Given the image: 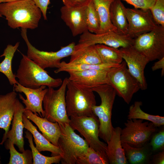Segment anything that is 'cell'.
<instances>
[{"label": "cell", "instance_id": "obj_1", "mask_svg": "<svg viewBox=\"0 0 164 164\" xmlns=\"http://www.w3.org/2000/svg\"><path fill=\"white\" fill-rule=\"evenodd\" d=\"M0 14L5 17L9 26L15 29L37 28L42 12L31 0H19L0 3Z\"/></svg>", "mask_w": 164, "mask_h": 164}, {"label": "cell", "instance_id": "obj_2", "mask_svg": "<svg viewBox=\"0 0 164 164\" xmlns=\"http://www.w3.org/2000/svg\"><path fill=\"white\" fill-rule=\"evenodd\" d=\"M21 60L15 75L18 82L21 85L36 89L43 85L56 88L62 84L61 78H54L27 55L22 53Z\"/></svg>", "mask_w": 164, "mask_h": 164}, {"label": "cell", "instance_id": "obj_3", "mask_svg": "<svg viewBox=\"0 0 164 164\" xmlns=\"http://www.w3.org/2000/svg\"><path fill=\"white\" fill-rule=\"evenodd\" d=\"M67 88L65 100L69 117L96 116L92 110L96 103L92 89L82 87L69 80Z\"/></svg>", "mask_w": 164, "mask_h": 164}, {"label": "cell", "instance_id": "obj_4", "mask_svg": "<svg viewBox=\"0 0 164 164\" xmlns=\"http://www.w3.org/2000/svg\"><path fill=\"white\" fill-rule=\"evenodd\" d=\"M92 90L97 93L101 98L100 105L94 106L92 110L99 121V137L107 143L114 128L111 122V116L116 92L108 84L100 85Z\"/></svg>", "mask_w": 164, "mask_h": 164}, {"label": "cell", "instance_id": "obj_5", "mask_svg": "<svg viewBox=\"0 0 164 164\" xmlns=\"http://www.w3.org/2000/svg\"><path fill=\"white\" fill-rule=\"evenodd\" d=\"M107 79L108 84L128 104L130 102L134 94L140 89L139 83L129 71L125 61L108 69Z\"/></svg>", "mask_w": 164, "mask_h": 164}, {"label": "cell", "instance_id": "obj_6", "mask_svg": "<svg viewBox=\"0 0 164 164\" xmlns=\"http://www.w3.org/2000/svg\"><path fill=\"white\" fill-rule=\"evenodd\" d=\"M68 78L63 80L62 84L57 90L48 87L43 103L45 113L44 118L52 122L58 124L69 123L70 119L66 108L65 93Z\"/></svg>", "mask_w": 164, "mask_h": 164}, {"label": "cell", "instance_id": "obj_7", "mask_svg": "<svg viewBox=\"0 0 164 164\" xmlns=\"http://www.w3.org/2000/svg\"><path fill=\"white\" fill-rule=\"evenodd\" d=\"M58 124L61 135L58 146L62 153L61 163L76 164L78 157L86 152L89 146L85 139L75 132L69 123Z\"/></svg>", "mask_w": 164, "mask_h": 164}, {"label": "cell", "instance_id": "obj_8", "mask_svg": "<svg viewBox=\"0 0 164 164\" xmlns=\"http://www.w3.org/2000/svg\"><path fill=\"white\" fill-rule=\"evenodd\" d=\"M27 29L21 28V35L27 47V56L43 69L58 68L60 60L63 58L71 56L73 53L75 43L72 42L67 45L61 47L56 52H47L40 50L33 46L29 41L27 34Z\"/></svg>", "mask_w": 164, "mask_h": 164}, {"label": "cell", "instance_id": "obj_9", "mask_svg": "<svg viewBox=\"0 0 164 164\" xmlns=\"http://www.w3.org/2000/svg\"><path fill=\"white\" fill-rule=\"evenodd\" d=\"M132 45L149 62L164 57V27L158 25L153 30L134 39Z\"/></svg>", "mask_w": 164, "mask_h": 164}, {"label": "cell", "instance_id": "obj_10", "mask_svg": "<svg viewBox=\"0 0 164 164\" xmlns=\"http://www.w3.org/2000/svg\"><path fill=\"white\" fill-rule=\"evenodd\" d=\"M140 119H128L125 123V127L121 129V143L139 147L146 145L152 134L156 131V127L149 121H143Z\"/></svg>", "mask_w": 164, "mask_h": 164}, {"label": "cell", "instance_id": "obj_11", "mask_svg": "<svg viewBox=\"0 0 164 164\" xmlns=\"http://www.w3.org/2000/svg\"><path fill=\"white\" fill-rule=\"evenodd\" d=\"M69 124L85 138L89 147L97 151L106 152L107 144L99 138V121L96 116L70 117Z\"/></svg>", "mask_w": 164, "mask_h": 164}, {"label": "cell", "instance_id": "obj_12", "mask_svg": "<svg viewBox=\"0 0 164 164\" xmlns=\"http://www.w3.org/2000/svg\"><path fill=\"white\" fill-rule=\"evenodd\" d=\"M126 14L128 24L127 35L132 38L149 32L158 26L149 9L126 8Z\"/></svg>", "mask_w": 164, "mask_h": 164}, {"label": "cell", "instance_id": "obj_13", "mask_svg": "<svg viewBox=\"0 0 164 164\" xmlns=\"http://www.w3.org/2000/svg\"><path fill=\"white\" fill-rule=\"evenodd\" d=\"M134 39L128 35H121L114 32L95 34L87 31L80 36L79 44L87 46L103 44L118 48L127 47L133 45Z\"/></svg>", "mask_w": 164, "mask_h": 164}, {"label": "cell", "instance_id": "obj_14", "mask_svg": "<svg viewBox=\"0 0 164 164\" xmlns=\"http://www.w3.org/2000/svg\"><path fill=\"white\" fill-rule=\"evenodd\" d=\"M120 50L129 71L139 83L140 89L146 90L147 84L144 75V70L149 61L132 45L120 48Z\"/></svg>", "mask_w": 164, "mask_h": 164}, {"label": "cell", "instance_id": "obj_15", "mask_svg": "<svg viewBox=\"0 0 164 164\" xmlns=\"http://www.w3.org/2000/svg\"><path fill=\"white\" fill-rule=\"evenodd\" d=\"M13 85V91L23 93L26 97L25 99L21 94H19V98L25 105L24 109L30 110L34 114L38 115V114L41 117L44 118L45 113L42 104L47 90L46 87L43 85L36 89H32L22 86L18 82Z\"/></svg>", "mask_w": 164, "mask_h": 164}, {"label": "cell", "instance_id": "obj_16", "mask_svg": "<svg viewBox=\"0 0 164 164\" xmlns=\"http://www.w3.org/2000/svg\"><path fill=\"white\" fill-rule=\"evenodd\" d=\"M87 6L69 7L64 5L60 9L61 18L70 29L73 36L88 31L86 22Z\"/></svg>", "mask_w": 164, "mask_h": 164}, {"label": "cell", "instance_id": "obj_17", "mask_svg": "<svg viewBox=\"0 0 164 164\" xmlns=\"http://www.w3.org/2000/svg\"><path fill=\"white\" fill-rule=\"evenodd\" d=\"M107 70L90 69L70 72L68 78L80 86L92 89L100 85L108 84Z\"/></svg>", "mask_w": 164, "mask_h": 164}, {"label": "cell", "instance_id": "obj_18", "mask_svg": "<svg viewBox=\"0 0 164 164\" xmlns=\"http://www.w3.org/2000/svg\"><path fill=\"white\" fill-rule=\"evenodd\" d=\"M24 107L17 99L16 108L13 115L11 129L8 132L5 136L3 137L0 145H2L7 139L11 141L16 145L21 152L25 150L24 141L23 137L24 128L22 121V115Z\"/></svg>", "mask_w": 164, "mask_h": 164}, {"label": "cell", "instance_id": "obj_19", "mask_svg": "<svg viewBox=\"0 0 164 164\" xmlns=\"http://www.w3.org/2000/svg\"><path fill=\"white\" fill-rule=\"evenodd\" d=\"M23 114L35 124L47 139L53 145L58 146V142L61 131L57 122H51L44 118L38 116L29 110L24 109Z\"/></svg>", "mask_w": 164, "mask_h": 164}, {"label": "cell", "instance_id": "obj_20", "mask_svg": "<svg viewBox=\"0 0 164 164\" xmlns=\"http://www.w3.org/2000/svg\"><path fill=\"white\" fill-rule=\"evenodd\" d=\"M17 94L13 91L0 95V128L4 130L3 137L9 130L17 102Z\"/></svg>", "mask_w": 164, "mask_h": 164}, {"label": "cell", "instance_id": "obj_21", "mask_svg": "<svg viewBox=\"0 0 164 164\" xmlns=\"http://www.w3.org/2000/svg\"><path fill=\"white\" fill-rule=\"evenodd\" d=\"M121 130V129L119 127L114 128L110 139L107 143L106 153L110 164L128 163L121 145L120 137Z\"/></svg>", "mask_w": 164, "mask_h": 164}, {"label": "cell", "instance_id": "obj_22", "mask_svg": "<svg viewBox=\"0 0 164 164\" xmlns=\"http://www.w3.org/2000/svg\"><path fill=\"white\" fill-rule=\"evenodd\" d=\"M22 121L24 128L29 131L32 135L36 147L39 152L49 151L51 152V156L60 155L62 157V153L58 146H56L47 139L37 130L34 126L23 114Z\"/></svg>", "mask_w": 164, "mask_h": 164}, {"label": "cell", "instance_id": "obj_23", "mask_svg": "<svg viewBox=\"0 0 164 164\" xmlns=\"http://www.w3.org/2000/svg\"><path fill=\"white\" fill-rule=\"evenodd\" d=\"M69 62L72 64H98L101 63L95 45H75Z\"/></svg>", "mask_w": 164, "mask_h": 164}, {"label": "cell", "instance_id": "obj_24", "mask_svg": "<svg viewBox=\"0 0 164 164\" xmlns=\"http://www.w3.org/2000/svg\"><path fill=\"white\" fill-rule=\"evenodd\" d=\"M126 9L121 0H114L110 7L111 21L116 29V33L121 35H126L128 33V24Z\"/></svg>", "mask_w": 164, "mask_h": 164}, {"label": "cell", "instance_id": "obj_25", "mask_svg": "<svg viewBox=\"0 0 164 164\" xmlns=\"http://www.w3.org/2000/svg\"><path fill=\"white\" fill-rule=\"evenodd\" d=\"M114 0H91L100 20V29L97 34L108 31L117 32L116 29L111 23L110 18V7Z\"/></svg>", "mask_w": 164, "mask_h": 164}, {"label": "cell", "instance_id": "obj_26", "mask_svg": "<svg viewBox=\"0 0 164 164\" xmlns=\"http://www.w3.org/2000/svg\"><path fill=\"white\" fill-rule=\"evenodd\" d=\"M19 45V42H17L14 46L8 45L4 50L3 54L0 56V57H5L3 60L0 62V72L6 76L10 84L12 85L18 82L16 79L15 75L12 71V61Z\"/></svg>", "mask_w": 164, "mask_h": 164}, {"label": "cell", "instance_id": "obj_27", "mask_svg": "<svg viewBox=\"0 0 164 164\" xmlns=\"http://www.w3.org/2000/svg\"><path fill=\"white\" fill-rule=\"evenodd\" d=\"M121 145L127 159L130 164H143L148 161L150 153L146 145L136 147L123 143Z\"/></svg>", "mask_w": 164, "mask_h": 164}, {"label": "cell", "instance_id": "obj_28", "mask_svg": "<svg viewBox=\"0 0 164 164\" xmlns=\"http://www.w3.org/2000/svg\"><path fill=\"white\" fill-rule=\"evenodd\" d=\"M142 103L141 101H135L129 107L128 119H140L145 120L152 122L155 127L164 125V117L151 115L143 111L141 108Z\"/></svg>", "mask_w": 164, "mask_h": 164}, {"label": "cell", "instance_id": "obj_29", "mask_svg": "<svg viewBox=\"0 0 164 164\" xmlns=\"http://www.w3.org/2000/svg\"><path fill=\"white\" fill-rule=\"evenodd\" d=\"M95 46L101 63L119 64L123 61L120 49L103 44Z\"/></svg>", "mask_w": 164, "mask_h": 164}, {"label": "cell", "instance_id": "obj_30", "mask_svg": "<svg viewBox=\"0 0 164 164\" xmlns=\"http://www.w3.org/2000/svg\"><path fill=\"white\" fill-rule=\"evenodd\" d=\"M119 64L101 63L98 64L85 63L72 64L63 61L60 63L59 67L54 71L57 73L61 72H70L80 71L90 69L107 70Z\"/></svg>", "mask_w": 164, "mask_h": 164}, {"label": "cell", "instance_id": "obj_31", "mask_svg": "<svg viewBox=\"0 0 164 164\" xmlns=\"http://www.w3.org/2000/svg\"><path fill=\"white\" fill-rule=\"evenodd\" d=\"M5 149L9 150L10 154L8 164H33V158L31 151L25 150L19 152L15 149L13 143L9 139L5 142Z\"/></svg>", "mask_w": 164, "mask_h": 164}, {"label": "cell", "instance_id": "obj_32", "mask_svg": "<svg viewBox=\"0 0 164 164\" xmlns=\"http://www.w3.org/2000/svg\"><path fill=\"white\" fill-rule=\"evenodd\" d=\"M25 137L29 143L32 154L33 164H51L59 163L62 159L60 155L48 157L44 155L40 152L34 146L32 134L28 131L25 132Z\"/></svg>", "mask_w": 164, "mask_h": 164}, {"label": "cell", "instance_id": "obj_33", "mask_svg": "<svg viewBox=\"0 0 164 164\" xmlns=\"http://www.w3.org/2000/svg\"><path fill=\"white\" fill-rule=\"evenodd\" d=\"M109 162L105 152L97 151L89 147L86 152L79 156L77 164H108Z\"/></svg>", "mask_w": 164, "mask_h": 164}, {"label": "cell", "instance_id": "obj_34", "mask_svg": "<svg viewBox=\"0 0 164 164\" xmlns=\"http://www.w3.org/2000/svg\"><path fill=\"white\" fill-rule=\"evenodd\" d=\"M86 22L88 31L95 34L98 33L100 27V20L91 0L87 6Z\"/></svg>", "mask_w": 164, "mask_h": 164}, {"label": "cell", "instance_id": "obj_35", "mask_svg": "<svg viewBox=\"0 0 164 164\" xmlns=\"http://www.w3.org/2000/svg\"><path fill=\"white\" fill-rule=\"evenodd\" d=\"M149 9L155 23L164 27V0H156Z\"/></svg>", "mask_w": 164, "mask_h": 164}, {"label": "cell", "instance_id": "obj_36", "mask_svg": "<svg viewBox=\"0 0 164 164\" xmlns=\"http://www.w3.org/2000/svg\"><path fill=\"white\" fill-rule=\"evenodd\" d=\"M152 151H161L164 150V130L162 129L152 137L150 143Z\"/></svg>", "mask_w": 164, "mask_h": 164}, {"label": "cell", "instance_id": "obj_37", "mask_svg": "<svg viewBox=\"0 0 164 164\" xmlns=\"http://www.w3.org/2000/svg\"><path fill=\"white\" fill-rule=\"evenodd\" d=\"M133 5L134 8L143 9H149L156 0H123Z\"/></svg>", "mask_w": 164, "mask_h": 164}, {"label": "cell", "instance_id": "obj_38", "mask_svg": "<svg viewBox=\"0 0 164 164\" xmlns=\"http://www.w3.org/2000/svg\"><path fill=\"white\" fill-rule=\"evenodd\" d=\"M64 6L77 7L87 6L91 0H62Z\"/></svg>", "mask_w": 164, "mask_h": 164}, {"label": "cell", "instance_id": "obj_39", "mask_svg": "<svg viewBox=\"0 0 164 164\" xmlns=\"http://www.w3.org/2000/svg\"><path fill=\"white\" fill-rule=\"evenodd\" d=\"M41 10L44 20H47V11L50 0H31Z\"/></svg>", "mask_w": 164, "mask_h": 164}, {"label": "cell", "instance_id": "obj_40", "mask_svg": "<svg viewBox=\"0 0 164 164\" xmlns=\"http://www.w3.org/2000/svg\"><path fill=\"white\" fill-rule=\"evenodd\" d=\"M152 163L154 164H163L164 163V150L161 151L154 155L152 160Z\"/></svg>", "mask_w": 164, "mask_h": 164}, {"label": "cell", "instance_id": "obj_41", "mask_svg": "<svg viewBox=\"0 0 164 164\" xmlns=\"http://www.w3.org/2000/svg\"><path fill=\"white\" fill-rule=\"evenodd\" d=\"M161 69V76L164 75V57L159 60L155 62L152 67V71H154L157 70Z\"/></svg>", "mask_w": 164, "mask_h": 164}, {"label": "cell", "instance_id": "obj_42", "mask_svg": "<svg viewBox=\"0 0 164 164\" xmlns=\"http://www.w3.org/2000/svg\"><path fill=\"white\" fill-rule=\"evenodd\" d=\"M19 0H0V3L10 2Z\"/></svg>", "mask_w": 164, "mask_h": 164}, {"label": "cell", "instance_id": "obj_43", "mask_svg": "<svg viewBox=\"0 0 164 164\" xmlns=\"http://www.w3.org/2000/svg\"><path fill=\"white\" fill-rule=\"evenodd\" d=\"M1 158L0 156V163H1Z\"/></svg>", "mask_w": 164, "mask_h": 164}, {"label": "cell", "instance_id": "obj_44", "mask_svg": "<svg viewBox=\"0 0 164 164\" xmlns=\"http://www.w3.org/2000/svg\"><path fill=\"white\" fill-rule=\"evenodd\" d=\"M2 17V16L0 14V17Z\"/></svg>", "mask_w": 164, "mask_h": 164}, {"label": "cell", "instance_id": "obj_45", "mask_svg": "<svg viewBox=\"0 0 164 164\" xmlns=\"http://www.w3.org/2000/svg\"><path fill=\"white\" fill-rule=\"evenodd\" d=\"M0 164H1V163H0Z\"/></svg>", "mask_w": 164, "mask_h": 164}]
</instances>
